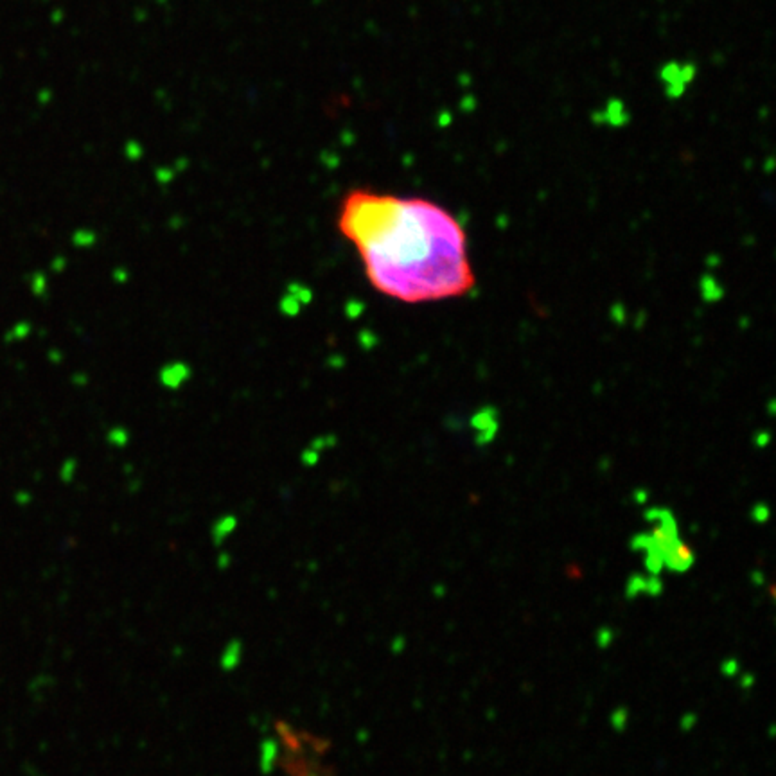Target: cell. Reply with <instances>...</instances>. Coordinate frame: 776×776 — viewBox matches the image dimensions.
I'll list each match as a JSON object with an SVG mask.
<instances>
[{
	"label": "cell",
	"instance_id": "6da1fadb",
	"mask_svg": "<svg viewBox=\"0 0 776 776\" xmlns=\"http://www.w3.org/2000/svg\"><path fill=\"white\" fill-rule=\"evenodd\" d=\"M336 225L384 297L422 304L464 297L475 286L466 230L438 203L352 189L340 203Z\"/></svg>",
	"mask_w": 776,
	"mask_h": 776
},
{
	"label": "cell",
	"instance_id": "7a4b0ae2",
	"mask_svg": "<svg viewBox=\"0 0 776 776\" xmlns=\"http://www.w3.org/2000/svg\"><path fill=\"white\" fill-rule=\"evenodd\" d=\"M694 564V552L686 543L679 541L677 539L670 550L665 553L663 557V566H667L670 571H677V574H683Z\"/></svg>",
	"mask_w": 776,
	"mask_h": 776
}]
</instances>
